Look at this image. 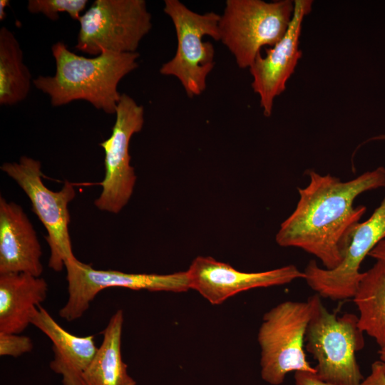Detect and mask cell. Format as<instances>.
Masks as SVG:
<instances>
[{"instance_id": "obj_20", "label": "cell", "mask_w": 385, "mask_h": 385, "mask_svg": "<svg viewBox=\"0 0 385 385\" xmlns=\"http://www.w3.org/2000/svg\"><path fill=\"white\" fill-rule=\"evenodd\" d=\"M87 4L88 0H29L27 9L32 14H42L51 21H57L59 13H67L78 21Z\"/></svg>"}, {"instance_id": "obj_7", "label": "cell", "mask_w": 385, "mask_h": 385, "mask_svg": "<svg viewBox=\"0 0 385 385\" xmlns=\"http://www.w3.org/2000/svg\"><path fill=\"white\" fill-rule=\"evenodd\" d=\"M0 168L28 196L32 211L47 232L46 240L51 252L48 265L55 272H61L66 262L76 259L68 230V204L76 197L73 183L65 180L60 190H50L42 180L41 162L28 156L4 163Z\"/></svg>"}, {"instance_id": "obj_24", "label": "cell", "mask_w": 385, "mask_h": 385, "mask_svg": "<svg viewBox=\"0 0 385 385\" xmlns=\"http://www.w3.org/2000/svg\"><path fill=\"white\" fill-rule=\"evenodd\" d=\"M369 256L376 260L385 262V239L379 242L369 252Z\"/></svg>"}, {"instance_id": "obj_22", "label": "cell", "mask_w": 385, "mask_h": 385, "mask_svg": "<svg viewBox=\"0 0 385 385\" xmlns=\"http://www.w3.org/2000/svg\"><path fill=\"white\" fill-rule=\"evenodd\" d=\"M361 385H385V372L379 360L371 364L369 374L364 379Z\"/></svg>"}, {"instance_id": "obj_14", "label": "cell", "mask_w": 385, "mask_h": 385, "mask_svg": "<svg viewBox=\"0 0 385 385\" xmlns=\"http://www.w3.org/2000/svg\"><path fill=\"white\" fill-rule=\"evenodd\" d=\"M41 247L36 232L19 204L0 197V274L41 277Z\"/></svg>"}, {"instance_id": "obj_3", "label": "cell", "mask_w": 385, "mask_h": 385, "mask_svg": "<svg viewBox=\"0 0 385 385\" xmlns=\"http://www.w3.org/2000/svg\"><path fill=\"white\" fill-rule=\"evenodd\" d=\"M309 299L312 315L304 347L317 362L316 376L329 385H361L364 378L356 353L364 347V339L358 317L329 312L317 294Z\"/></svg>"}, {"instance_id": "obj_1", "label": "cell", "mask_w": 385, "mask_h": 385, "mask_svg": "<svg viewBox=\"0 0 385 385\" xmlns=\"http://www.w3.org/2000/svg\"><path fill=\"white\" fill-rule=\"evenodd\" d=\"M309 184L298 188L299 200L275 236L278 245L297 247L315 256L324 268L342 262L351 232L366 211L354 206L363 192L385 188V168L378 167L347 181L308 170Z\"/></svg>"}, {"instance_id": "obj_4", "label": "cell", "mask_w": 385, "mask_h": 385, "mask_svg": "<svg viewBox=\"0 0 385 385\" xmlns=\"http://www.w3.org/2000/svg\"><path fill=\"white\" fill-rule=\"evenodd\" d=\"M294 1L227 0L219 21V41L240 68H249L265 46L275 45L286 34Z\"/></svg>"}, {"instance_id": "obj_27", "label": "cell", "mask_w": 385, "mask_h": 385, "mask_svg": "<svg viewBox=\"0 0 385 385\" xmlns=\"http://www.w3.org/2000/svg\"><path fill=\"white\" fill-rule=\"evenodd\" d=\"M385 140V134L379 135L377 136L372 137L369 140Z\"/></svg>"}, {"instance_id": "obj_13", "label": "cell", "mask_w": 385, "mask_h": 385, "mask_svg": "<svg viewBox=\"0 0 385 385\" xmlns=\"http://www.w3.org/2000/svg\"><path fill=\"white\" fill-rule=\"evenodd\" d=\"M312 0H295L293 17L284 36L265 55L257 56L249 68L252 88L258 95L260 105L266 117L272 115L275 98L286 89L302 56L299 38L303 21L312 11Z\"/></svg>"}, {"instance_id": "obj_9", "label": "cell", "mask_w": 385, "mask_h": 385, "mask_svg": "<svg viewBox=\"0 0 385 385\" xmlns=\"http://www.w3.org/2000/svg\"><path fill=\"white\" fill-rule=\"evenodd\" d=\"M115 114L111 136L99 143L105 154V175L101 183L102 191L94 205L101 211L118 214L128 203L136 183L129 146L132 136L143 128L144 108L123 93Z\"/></svg>"}, {"instance_id": "obj_25", "label": "cell", "mask_w": 385, "mask_h": 385, "mask_svg": "<svg viewBox=\"0 0 385 385\" xmlns=\"http://www.w3.org/2000/svg\"><path fill=\"white\" fill-rule=\"evenodd\" d=\"M9 4V0H1L0 1V20L3 21L6 17L5 8Z\"/></svg>"}, {"instance_id": "obj_17", "label": "cell", "mask_w": 385, "mask_h": 385, "mask_svg": "<svg viewBox=\"0 0 385 385\" xmlns=\"http://www.w3.org/2000/svg\"><path fill=\"white\" fill-rule=\"evenodd\" d=\"M123 322L122 309H118L110 318L102 332V343L84 374L85 385H136L122 359Z\"/></svg>"}, {"instance_id": "obj_5", "label": "cell", "mask_w": 385, "mask_h": 385, "mask_svg": "<svg viewBox=\"0 0 385 385\" xmlns=\"http://www.w3.org/2000/svg\"><path fill=\"white\" fill-rule=\"evenodd\" d=\"M312 315L311 299L284 301L267 312L259 329L260 375L271 385H280L287 374L316 373L306 359L304 342Z\"/></svg>"}, {"instance_id": "obj_12", "label": "cell", "mask_w": 385, "mask_h": 385, "mask_svg": "<svg viewBox=\"0 0 385 385\" xmlns=\"http://www.w3.org/2000/svg\"><path fill=\"white\" fill-rule=\"evenodd\" d=\"M187 274L190 289L215 305L242 292L284 285L305 277L304 272L294 265L263 272H245L210 256L196 257Z\"/></svg>"}, {"instance_id": "obj_26", "label": "cell", "mask_w": 385, "mask_h": 385, "mask_svg": "<svg viewBox=\"0 0 385 385\" xmlns=\"http://www.w3.org/2000/svg\"><path fill=\"white\" fill-rule=\"evenodd\" d=\"M378 354L379 356V361H381L384 371L385 372V346L380 348Z\"/></svg>"}, {"instance_id": "obj_23", "label": "cell", "mask_w": 385, "mask_h": 385, "mask_svg": "<svg viewBox=\"0 0 385 385\" xmlns=\"http://www.w3.org/2000/svg\"><path fill=\"white\" fill-rule=\"evenodd\" d=\"M294 378V385H329L320 380L315 373L297 371Z\"/></svg>"}, {"instance_id": "obj_15", "label": "cell", "mask_w": 385, "mask_h": 385, "mask_svg": "<svg viewBox=\"0 0 385 385\" xmlns=\"http://www.w3.org/2000/svg\"><path fill=\"white\" fill-rule=\"evenodd\" d=\"M31 324L51 341L53 358L50 369L62 377V385H85L83 376L98 347L94 335L79 337L63 329L41 305L34 310Z\"/></svg>"}, {"instance_id": "obj_18", "label": "cell", "mask_w": 385, "mask_h": 385, "mask_svg": "<svg viewBox=\"0 0 385 385\" xmlns=\"http://www.w3.org/2000/svg\"><path fill=\"white\" fill-rule=\"evenodd\" d=\"M353 301L359 311L358 326L385 346V262L376 260L359 283Z\"/></svg>"}, {"instance_id": "obj_21", "label": "cell", "mask_w": 385, "mask_h": 385, "mask_svg": "<svg viewBox=\"0 0 385 385\" xmlns=\"http://www.w3.org/2000/svg\"><path fill=\"white\" fill-rule=\"evenodd\" d=\"M34 344L30 337L20 334L0 332V356L17 358L30 352Z\"/></svg>"}, {"instance_id": "obj_8", "label": "cell", "mask_w": 385, "mask_h": 385, "mask_svg": "<svg viewBox=\"0 0 385 385\" xmlns=\"http://www.w3.org/2000/svg\"><path fill=\"white\" fill-rule=\"evenodd\" d=\"M76 48L97 56L103 51L135 53L152 29L144 0H96L79 19Z\"/></svg>"}, {"instance_id": "obj_10", "label": "cell", "mask_w": 385, "mask_h": 385, "mask_svg": "<svg viewBox=\"0 0 385 385\" xmlns=\"http://www.w3.org/2000/svg\"><path fill=\"white\" fill-rule=\"evenodd\" d=\"M68 297L58 312L68 322L81 318L102 290L123 287L133 290L183 292L190 289L187 271L171 274L126 273L96 270L77 258L65 263Z\"/></svg>"}, {"instance_id": "obj_11", "label": "cell", "mask_w": 385, "mask_h": 385, "mask_svg": "<svg viewBox=\"0 0 385 385\" xmlns=\"http://www.w3.org/2000/svg\"><path fill=\"white\" fill-rule=\"evenodd\" d=\"M385 239V196L371 215L353 228L341 263L327 270L311 260L304 270V280L320 297L332 300L353 298L364 272L361 262Z\"/></svg>"}, {"instance_id": "obj_6", "label": "cell", "mask_w": 385, "mask_h": 385, "mask_svg": "<svg viewBox=\"0 0 385 385\" xmlns=\"http://www.w3.org/2000/svg\"><path fill=\"white\" fill-rule=\"evenodd\" d=\"M163 11L171 19L177 36L174 56L163 63L160 73L174 76L190 98L202 94L207 77L215 67V48L203 38L219 41L220 15L213 12L196 13L178 0H165Z\"/></svg>"}, {"instance_id": "obj_19", "label": "cell", "mask_w": 385, "mask_h": 385, "mask_svg": "<svg viewBox=\"0 0 385 385\" xmlns=\"http://www.w3.org/2000/svg\"><path fill=\"white\" fill-rule=\"evenodd\" d=\"M31 85V75L23 62V51L14 34L0 29V104L14 106L24 101Z\"/></svg>"}, {"instance_id": "obj_2", "label": "cell", "mask_w": 385, "mask_h": 385, "mask_svg": "<svg viewBox=\"0 0 385 385\" xmlns=\"http://www.w3.org/2000/svg\"><path fill=\"white\" fill-rule=\"evenodd\" d=\"M51 51L55 74L39 76L33 80V84L49 96L53 106L81 100L106 113H115L122 95L118 91V83L138 66V52L105 51L87 58L71 51L62 41L54 43Z\"/></svg>"}, {"instance_id": "obj_16", "label": "cell", "mask_w": 385, "mask_h": 385, "mask_svg": "<svg viewBox=\"0 0 385 385\" xmlns=\"http://www.w3.org/2000/svg\"><path fill=\"white\" fill-rule=\"evenodd\" d=\"M48 287L41 277L26 273L0 274V332L21 334L34 310L47 297Z\"/></svg>"}]
</instances>
